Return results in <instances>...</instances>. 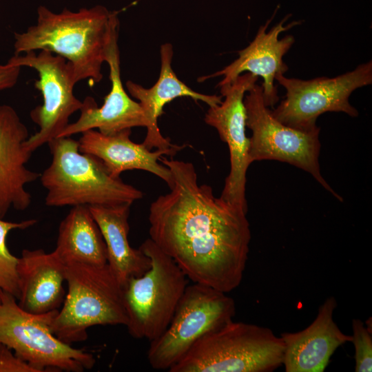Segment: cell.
Masks as SVG:
<instances>
[{
    "label": "cell",
    "mask_w": 372,
    "mask_h": 372,
    "mask_svg": "<svg viewBox=\"0 0 372 372\" xmlns=\"http://www.w3.org/2000/svg\"><path fill=\"white\" fill-rule=\"evenodd\" d=\"M275 80L285 88L286 95L271 111L273 116L287 126L309 131L318 127V117L327 112L358 116L349 99L355 90L372 83V62L334 78L301 80L278 74Z\"/></svg>",
    "instance_id": "obj_10"
},
{
    "label": "cell",
    "mask_w": 372,
    "mask_h": 372,
    "mask_svg": "<svg viewBox=\"0 0 372 372\" xmlns=\"http://www.w3.org/2000/svg\"><path fill=\"white\" fill-rule=\"evenodd\" d=\"M173 54L171 43H166L161 46V72L152 87L145 88L132 81H127L125 84L128 92L138 101L150 123V128L142 143L149 150L152 147L169 149L180 146L172 144L169 138L164 137L158 126V118L163 114V107L167 103L176 98L186 96L196 101H203L209 107L220 104L223 101L222 96L197 92L180 81L172 67Z\"/></svg>",
    "instance_id": "obj_18"
},
{
    "label": "cell",
    "mask_w": 372,
    "mask_h": 372,
    "mask_svg": "<svg viewBox=\"0 0 372 372\" xmlns=\"http://www.w3.org/2000/svg\"><path fill=\"white\" fill-rule=\"evenodd\" d=\"M234 299L211 287L188 285L165 331L150 342L147 360L156 370H169L208 332L233 319Z\"/></svg>",
    "instance_id": "obj_8"
},
{
    "label": "cell",
    "mask_w": 372,
    "mask_h": 372,
    "mask_svg": "<svg viewBox=\"0 0 372 372\" xmlns=\"http://www.w3.org/2000/svg\"><path fill=\"white\" fill-rule=\"evenodd\" d=\"M8 62L31 68L39 75L34 87L41 92L43 102L31 110L30 116L39 130L25 142L26 149L32 153L59 136L69 124L70 117L80 110L82 101L74 94L76 83L72 66L65 58L41 50L39 53L14 54Z\"/></svg>",
    "instance_id": "obj_11"
},
{
    "label": "cell",
    "mask_w": 372,
    "mask_h": 372,
    "mask_svg": "<svg viewBox=\"0 0 372 372\" xmlns=\"http://www.w3.org/2000/svg\"><path fill=\"white\" fill-rule=\"evenodd\" d=\"M105 62L110 68L111 90L104 98L101 107L95 100L87 96L82 101L79 118L69 123L58 137H69L87 130L97 129L105 134H112L134 127L150 128V123L139 102L133 100L125 92L120 69L118 33L110 43ZM57 137V138H58Z\"/></svg>",
    "instance_id": "obj_13"
},
{
    "label": "cell",
    "mask_w": 372,
    "mask_h": 372,
    "mask_svg": "<svg viewBox=\"0 0 372 372\" xmlns=\"http://www.w3.org/2000/svg\"><path fill=\"white\" fill-rule=\"evenodd\" d=\"M21 67L9 63L0 64V90L12 87L17 82Z\"/></svg>",
    "instance_id": "obj_25"
},
{
    "label": "cell",
    "mask_w": 372,
    "mask_h": 372,
    "mask_svg": "<svg viewBox=\"0 0 372 372\" xmlns=\"http://www.w3.org/2000/svg\"><path fill=\"white\" fill-rule=\"evenodd\" d=\"M17 274L21 308L34 314L59 309L65 298V265L53 251L23 249Z\"/></svg>",
    "instance_id": "obj_19"
},
{
    "label": "cell",
    "mask_w": 372,
    "mask_h": 372,
    "mask_svg": "<svg viewBox=\"0 0 372 372\" xmlns=\"http://www.w3.org/2000/svg\"><path fill=\"white\" fill-rule=\"evenodd\" d=\"M35 219L20 223L4 221L0 218V291H3L19 297L17 264L19 258L13 256L6 245V238L12 229H25L34 225Z\"/></svg>",
    "instance_id": "obj_22"
},
{
    "label": "cell",
    "mask_w": 372,
    "mask_h": 372,
    "mask_svg": "<svg viewBox=\"0 0 372 372\" xmlns=\"http://www.w3.org/2000/svg\"><path fill=\"white\" fill-rule=\"evenodd\" d=\"M284 342L268 327L231 320L198 340L169 372H271Z\"/></svg>",
    "instance_id": "obj_4"
},
{
    "label": "cell",
    "mask_w": 372,
    "mask_h": 372,
    "mask_svg": "<svg viewBox=\"0 0 372 372\" xmlns=\"http://www.w3.org/2000/svg\"><path fill=\"white\" fill-rule=\"evenodd\" d=\"M130 204L89 206L103 235L107 264L123 287L128 280L143 274L150 267V259L141 249L130 245Z\"/></svg>",
    "instance_id": "obj_20"
},
{
    "label": "cell",
    "mask_w": 372,
    "mask_h": 372,
    "mask_svg": "<svg viewBox=\"0 0 372 372\" xmlns=\"http://www.w3.org/2000/svg\"><path fill=\"white\" fill-rule=\"evenodd\" d=\"M351 342L355 347V371H372V331L358 318L352 320Z\"/></svg>",
    "instance_id": "obj_23"
},
{
    "label": "cell",
    "mask_w": 372,
    "mask_h": 372,
    "mask_svg": "<svg viewBox=\"0 0 372 372\" xmlns=\"http://www.w3.org/2000/svg\"><path fill=\"white\" fill-rule=\"evenodd\" d=\"M131 133V129L112 134H105L96 130H87L81 133L78 141L79 149L101 160L114 177H120L127 170H145L161 178L170 188L173 183L171 171L160 163L159 159L164 155L172 157L185 145L152 152L143 143L133 142L130 138Z\"/></svg>",
    "instance_id": "obj_17"
},
{
    "label": "cell",
    "mask_w": 372,
    "mask_h": 372,
    "mask_svg": "<svg viewBox=\"0 0 372 372\" xmlns=\"http://www.w3.org/2000/svg\"><path fill=\"white\" fill-rule=\"evenodd\" d=\"M171 171V192L149 207L150 239L193 282L224 293L242 282L249 251L247 211L199 184L192 163L161 157Z\"/></svg>",
    "instance_id": "obj_1"
},
{
    "label": "cell",
    "mask_w": 372,
    "mask_h": 372,
    "mask_svg": "<svg viewBox=\"0 0 372 372\" xmlns=\"http://www.w3.org/2000/svg\"><path fill=\"white\" fill-rule=\"evenodd\" d=\"M336 307L335 298L329 297L307 327L281 333L285 346L282 365L286 372H323L335 351L351 342V335L343 333L333 320Z\"/></svg>",
    "instance_id": "obj_16"
},
{
    "label": "cell",
    "mask_w": 372,
    "mask_h": 372,
    "mask_svg": "<svg viewBox=\"0 0 372 372\" xmlns=\"http://www.w3.org/2000/svg\"><path fill=\"white\" fill-rule=\"evenodd\" d=\"M118 25V12L102 6L59 13L41 6L36 24L14 33V54L50 51L70 63L76 83L88 79L93 84L103 78L102 65Z\"/></svg>",
    "instance_id": "obj_2"
},
{
    "label": "cell",
    "mask_w": 372,
    "mask_h": 372,
    "mask_svg": "<svg viewBox=\"0 0 372 372\" xmlns=\"http://www.w3.org/2000/svg\"><path fill=\"white\" fill-rule=\"evenodd\" d=\"M258 77L247 72L239 75L232 83L220 86L224 101L209 107L204 118L208 125L216 130L220 139L227 144L229 151L230 171L225 178L220 197L246 211V176L251 162L248 154L249 139L245 133L244 96L256 83Z\"/></svg>",
    "instance_id": "obj_12"
},
{
    "label": "cell",
    "mask_w": 372,
    "mask_h": 372,
    "mask_svg": "<svg viewBox=\"0 0 372 372\" xmlns=\"http://www.w3.org/2000/svg\"><path fill=\"white\" fill-rule=\"evenodd\" d=\"M140 249L150 259L143 274L132 277L123 287L130 335L156 340L168 327L188 285V278L174 260L147 238Z\"/></svg>",
    "instance_id": "obj_6"
},
{
    "label": "cell",
    "mask_w": 372,
    "mask_h": 372,
    "mask_svg": "<svg viewBox=\"0 0 372 372\" xmlns=\"http://www.w3.org/2000/svg\"><path fill=\"white\" fill-rule=\"evenodd\" d=\"M68 292L51 324L53 333L71 344L85 341L97 325H125L128 318L123 288L107 263L65 266Z\"/></svg>",
    "instance_id": "obj_5"
},
{
    "label": "cell",
    "mask_w": 372,
    "mask_h": 372,
    "mask_svg": "<svg viewBox=\"0 0 372 372\" xmlns=\"http://www.w3.org/2000/svg\"><path fill=\"white\" fill-rule=\"evenodd\" d=\"M0 372H36L28 363L17 357L7 345L0 343Z\"/></svg>",
    "instance_id": "obj_24"
},
{
    "label": "cell",
    "mask_w": 372,
    "mask_h": 372,
    "mask_svg": "<svg viewBox=\"0 0 372 372\" xmlns=\"http://www.w3.org/2000/svg\"><path fill=\"white\" fill-rule=\"evenodd\" d=\"M53 252L65 266L107 263L106 245L88 205L73 206L61 222Z\"/></svg>",
    "instance_id": "obj_21"
},
{
    "label": "cell",
    "mask_w": 372,
    "mask_h": 372,
    "mask_svg": "<svg viewBox=\"0 0 372 372\" xmlns=\"http://www.w3.org/2000/svg\"><path fill=\"white\" fill-rule=\"evenodd\" d=\"M287 18L288 16L267 32L271 21V19H269L265 25L260 27L249 45L238 51V59L222 70L199 78L198 81H203L212 77L223 76L224 78L218 84V86L220 87L232 83L242 72H248L262 78L265 104L268 107H273L279 100L277 87L274 85L275 77L288 70V66L282 58L295 41L292 35H287L281 39H279L278 37L282 32L299 23L298 21H293L285 26L284 23Z\"/></svg>",
    "instance_id": "obj_14"
},
{
    "label": "cell",
    "mask_w": 372,
    "mask_h": 372,
    "mask_svg": "<svg viewBox=\"0 0 372 372\" xmlns=\"http://www.w3.org/2000/svg\"><path fill=\"white\" fill-rule=\"evenodd\" d=\"M48 144L52 161L40 176L48 191L46 205H132L143 198V192L112 176L98 158L81 153L79 141L70 136L58 137Z\"/></svg>",
    "instance_id": "obj_3"
},
{
    "label": "cell",
    "mask_w": 372,
    "mask_h": 372,
    "mask_svg": "<svg viewBox=\"0 0 372 372\" xmlns=\"http://www.w3.org/2000/svg\"><path fill=\"white\" fill-rule=\"evenodd\" d=\"M244 105L246 127L252 132L248 151L251 163L275 160L294 165L309 173L334 197L342 201L320 172V127L303 131L282 123L265 105L262 87L256 83L245 95Z\"/></svg>",
    "instance_id": "obj_9"
},
{
    "label": "cell",
    "mask_w": 372,
    "mask_h": 372,
    "mask_svg": "<svg viewBox=\"0 0 372 372\" xmlns=\"http://www.w3.org/2000/svg\"><path fill=\"white\" fill-rule=\"evenodd\" d=\"M28 137V128L15 110L0 105V218L10 208L23 211L31 204L32 196L25 186L41 174L25 167L32 154L25 146Z\"/></svg>",
    "instance_id": "obj_15"
},
{
    "label": "cell",
    "mask_w": 372,
    "mask_h": 372,
    "mask_svg": "<svg viewBox=\"0 0 372 372\" xmlns=\"http://www.w3.org/2000/svg\"><path fill=\"white\" fill-rule=\"evenodd\" d=\"M59 310L42 314L20 307L17 298L0 291V343L28 363L36 372H82L95 364L92 353L60 340L51 324Z\"/></svg>",
    "instance_id": "obj_7"
}]
</instances>
